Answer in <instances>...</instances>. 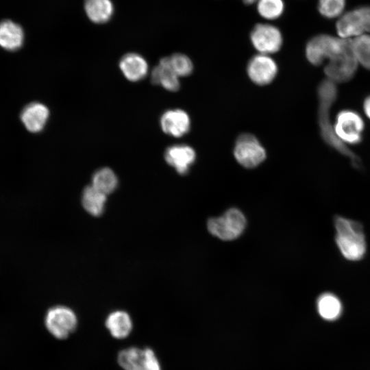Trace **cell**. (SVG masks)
<instances>
[{"label": "cell", "mask_w": 370, "mask_h": 370, "mask_svg": "<svg viewBox=\"0 0 370 370\" xmlns=\"http://www.w3.org/2000/svg\"><path fill=\"white\" fill-rule=\"evenodd\" d=\"M335 242L347 260L358 261L363 258L367 250L365 236L362 224L339 215L334 217Z\"/></svg>", "instance_id": "cell-2"}, {"label": "cell", "mask_w": 370, "mask_h": 370, "mask_svg": "<svg viewBox=\"0 0 370 370\" xmlns=\"http://www.w3.org/2000/svg\"><path fill=\"white\" fill-rule=\"evenodd\" d=\"M84 10L91 21L99 24L111 18L114 6L111 0H85Z\"/></svg>", "instance_id": "cell-18"}, {"label": "cell", "mask_w": 370, "mask_h": 370, "mask_svg": "<svg viewBox=\"0 0 370 370\" xmlns=\"http://www.w3.org/2000/svg\"><path fill=\"white\" fill-rule=\"evenodd\" d=\"M364 127V121L358 113L344 110L337 114L333 129L336 138L347 145L361 141Z\"/></svg>", "instance_id": "cell-6"}, {"label": "cell", "mask_w": 370, "mask_h": 370, "mask_svg": "<svg viewBox=\"0 0 370 370\" xmlns=\"http://www.w3.org/2000/svg\"><path fill=\"white\" fill-rule=\"evenodd\" d=\"M195 150L186 145H175L168 147L164 153L166 162L175 169L180 174L188 173L190 166L195 162Z\"/></svg>", "instance_id": "cell-14"}, {"label": "cell", "mask_w": 370, "mask_h": 370, "mask_svg": "<svg viewBox=\"0 0 370 370\" xmlns=\"http://www.w3.org/2000/svg\"><path fill=\"white\" fill-rule=\"evenodd\" d=\"M284 10L283 0H257V10L264 18L274 20L279 18Z\"/></svg>", "instance_id": "cell-26"}, {"label": "cell", "mask_w": 370, "mask_h": 370, "mask_svg": "<svg viewBox=\"0 0 370 370\" xmlns=\"http://www.w3.org/2000/svg\"><path fill=\"white\" fill-rule=\"evenodd\" d=\"M317 305L320 316L326 320L337 319L342 312L341 301L331 293L321 294L317 299Z\"/></svg>", "instance_id": "cell-22"}, {"label": "cell", "mask_w": 370, "mask_h": 370, "mask_svg": "<svg viewBox=\"0 0 370 370\" xmlns=\"http://www.w3.org/2000/svg\"><path fill=\"white\" fill-rule=\"evenodd\" d=\"M246 220L243 213L235 208L227 210L222 216L208 221L210 234L220 239L229 241L238 237L245 229Z\"/></svg>", "instance_id": "cell-4"}, {"label": "cell", "mask_w": 370, "mask_h": 370, "mask_svg": "<svg viewBox=\"0 0 370 370\" xmlns=\"http://www.w3.org/2000/svg\"><path fill=\"white\" fill-rule=\"evenodd\" d=\"M160 125L166 134L180 137L189 131L190 121L188 114L184 110H169L162 115Z\"/></svg>", "instance_id": "cell-13"}, {"label": "cell", "mask_w": 370, "mask_h": 370, "mask_svg": "<svg viewBox=\"0 0 370 370\" xmlns=\"http://www.w3.org/2000/svg\"><path fill=\"white\" fill-rule=\"evenodd\" d=\"M151 82L169 91H177L180 86L179 77L161 61L151 72Z\"/></svg>", "instance_id": "cell-20"}, {"label": "cell", "mask_w": 370, "mask_h": 370, "mask_svg": "<svg viewBox=\"0 0 370 370\" xmlns=\"http://www.w3.org/2000/svg\"><path fill=\"white\" fill-rule=\"evenodd\" d=\"M119 67L124 76L132 82L143 79L148 71L145 58L136 53L125 54L119 62Z\"/></svg>", "instance_id": "cell-16"}, {"label": "cell", "mask_w": 370, "mask_h": 370, "mask_svg": "<svg viewBox=\"0 0 370 370\" xmlns=\"http://www.w3.org/2000/svg\"><path fill=\"white\" fill-rule=\"evenodd\" d=\"M352 47L358 64L370 70V36L365 34L352 38Z\"/></svg>", "instance_id": "cell-25"}, {"label": "cell", "mask_w": 370, "mask_h": 370, "mask_svg": "<svg viewBox=\"0 0 370 370\" xmlns=\"http://www.w3.org/2000/svg\"><path fill=\"white\" fill-rule=\"evenodd\" d=\"M106 201V195L94 188L92 185L84 188L82 203L84 209L93 216L102 214Z\"/></svg>", "instance_id": "cell-21"}, {"label": "cell", "mask_w": 370, "mask_h": 370, "mask_svg": "<svg viewBox=\"0 0 370 370\" xmlns=\"http://www.w3.org/2000/svg\"><path fill=\"white\" fill-rule=\"evenodd\" d=\"M160 61L168 66L179 77L188 76L193 71V66L191 60L182 53H174L162 58Z\"/></svg>", "instance_id": "cell-24"}, {"label": "cell", "mask_w": 370, "mask_h": 370, "mask_svg": "<svg viewBox=\"0 0 370 370\" xmlns=\"http://www.w3.org/2000/svg\"><path fill=\"white\" fill-rule=\"evenodd\" d=\"M363 109L367 116L370 119V96L365 99Z\"/></svg>", "instance_id": "cell-29"}, {"label": "cell", "mask_w": 370, "mask_h": 370, "mask_svg": "<svg viewBox=\"0 0 370 370\" xmlns=\"http://www.w3.org/2000/svg\"><path fill=\"white\" fill-rule=\"evenodd\" d=\"M45 324L51 335L57 338L63 339L75 330L77 319L75 312L69 308L56 306L47 312Z\"/></svg>", "instance_id": "cell-7"}, {"label": "cell", "mask_w": 370, "mask_h": 370, "mask_svg": "<svg viewBox=\"0 0 370 370\" xmlns=\"http://www.w3.org/2000/svg\"><path fill=\"white\" fill-rule=\"evenodd\" d=\"M146 361L145 370H161L160 362L154 353L150 348H145Z\"/></svg>", "instance_id": "cell-28"}, {"label": "cell", "mask_w": 370, "mask_h": 370, "mask_svg": "<svg viewBox=\"0 0 370 370\" xmlns=\"http://www.w3.org/2000/svg\"><path fill=\"white\" fill-rule=\"evenodd\" d=\"M352 49V39L320 34L311 38L306 47V56L313 65H319Z\"/></svg>", "instance_id": "cell-3"}, {"label": "cell", "mask_w": 370, "mask_h": 370, "mask_svg": "<svg viewBox=\"0 0 370 370\" xmlns=\"http://www.w3.org/2000/svg\"><path fill=\"white\" fill-rule=\"evenodd\" d=\"M339 37L352 39L370 32V6H362L343 14L336 23Z\"/></svg>", "instance_id": "cell-5"}, {"label": "cell", "mask_w": 370, "mask_h": 370, "mask_svg": "<svg viewBox=\"0 0 370 370\" xmlns=\"http://www.w3.org/2000/svg\"><path fill=\"white\" fill-rule=\"evenodd\" d=\"M243 3L246 4H252L255 1H257V0H242Z\"/></svg>", "instance_id": "cell-30"}, {"label": "cell", "mask_w": 370, "mask_h": 370, "mask_svg": "<svg viewBox=\"0 0 370 370\" xmlns=\"http://www.w3.org/2000/svg\"><path fill=\"white\" fill-rule=\"evenodd\" d=\"M247 71L253 82L262 86L273 81L277 74L278 66L270 56L260 53L251 58Z\"/></svg>", "instance_id": "cell-11"}, {"label": "cell", "mask_w": 370, "mask_h": 370, "mask_svg": "<svg viewBox=\"0 0 370 370\" xmlns=\"http://www.w3.org/2000/svg\"><path fill=\"white\" fill-rule=\"evenodd\" d=\"M49 116L46 106L40 102H32L25 106L20 114L25 127L32 133H38L45 127Z\"/></svg>", "instance_id": "cell-12"}, {"label": "cell", "mask_w": 370, "mask_h": 370, "mask_svg": "<svg viewBox=\"0 0 370 370\" xmlns=\"http://www.w3.org/2000/svg\"><path fill=\"white\" fill-rule=\"evenodd\" d=\"M25 34L18 23L11 20L0 22V47L8 51L18 50L23 45Z\"/></svg>", "instance_id": "cell-15"}, {"label": "cell", "mask_w": 370, "mask_h": 370, "mask_svg": "<svg viewBox=\"0 0 370 370\" xmlns=\"http://www.w3.org/2000/svg\"><path fill=\"white\" fill-rule=\"evenodd\" d=\"M358 66L353 47L328 60L324 68L327 79L336 84L345 82L354 75Z\"/></svg>", "instance_id": "cell-10"}, {"label": "cell", "mask_w": 370, "mask_h": 370, "mask_svg": "<svg viewBox=\"0 0 370 370\" xmlns=\"http://www.w3.org/2000/svg\"><path fill=\"white\" fill-rule=\"evenodd\" d=\"M117 185V177L110 168L100 169L92 175V186L106 195L113 192Z\"/></svg>", "instance_id": "cell-23"}, {"label": "cell", "mask_w": 370, "mask_h": 370, "mask_svg": "<svg viewBox=\"0 0 370 370\" xmlns=\"http://www.w3.org/2000/svg\"><path fill=\"white\" fill-rule=\"evenodd\" d=\"M345 0H319L318 10L321 15L328 18L339 16L345 8Z\"/></svg>", "instance_id": "cell-27"}, {"label": "cell", "mask_w": 370, "mask_h": 370, "mask_svg": "<svg viewBox=\"0 0 370 370\" xmlns=\"http://www.w3.org/2000/svg\"><path fill=\"white\" fill-rule=\"evenodd\" d=\"M250 39L254 48L266 55L279 51L283 42L280 29L267 23L256 24L251 32Z\"/></svg>", "instance_id": "cell-9"}, {"label": "cell", "mask_w": 370, "mask_h": 370, "mask_svg": "<svg viewBox=\"0 0 370 370\" xmlns=\"http://www.w3.org/2000/svg\"><path fill=\"white\" fill-rule=\"evenodd\" d=\"M117 359L124 370H145V349L136 347H127L119 353Z\"/></svg>", "instance_id": "cell-19"}, {"label": "cell", "mask_w": 370, "mask_h": 370, "mask_svg": "<svg viewBox=\"0 0 370 370\" xmlns=\"http://www.w3.org/2000/svg\"><path fill=\"white\" fill-rule=\"evenodd\" d=\"M337 96L336 84L323 80L318 88L319 97V123L323 140L341 153L349 158L354 166L359 168V158L335 136L333 125L330 121V109Z\"/></svg>", "instance_id": "cell-1"}, {"label": "cell", "mask_w": 370, "mask_h": 370, "mask_svg": "<svg viewBox=\"0 0 370 370\" xmlns=\"http://www.w3.org/2000/svg\"><path fill=\"white\" fill-rule=\"evenodd\" d=\"M234 154L238 162L246 168L258 166L266 158L265 149L258 140L250 134H243L238 136Z\"/></svg>", "instance_id": "cell-8"}, {"label": "cell", "mask_w": 370, "mask_h": 370, "mask_svg": "<svg viewBox=\"0 0 370 370\" xmlns=\"http://www.w3.org/2000/svg\"><path fill=\"white\" fill-rule=\"evenodd\" d=\"M106 326L113 337L124 338L132 331V321L130 316L126 312L116 310L108 316L106 320Z\"/></svg>", "instance_id": "cell-17"}]
</instances>
